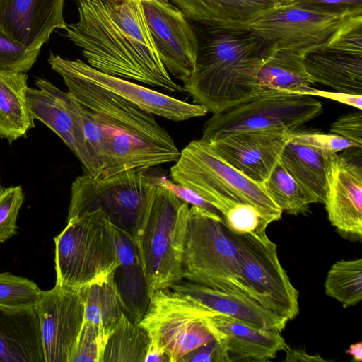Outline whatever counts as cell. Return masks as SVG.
Instances as JSON below:
<instances>
[{"label":"cell","mask_w":362,"mask_h":362,"mask_svg":"<svg viewBox=\"0 0 362 362\" xmlns=\"http://www.w3.org/2000/svg\"><path fill=\"white\" fill-rule=\"evenodd\" d=\"M78 21L67 25L65 36L82 49L90 66L170 92H186L162 63L141 0H78Z\"/></svg>","instance_id":"cell-1"},{"label":"cell","mask_w":362,"mask_h":362,"mask_svg":"<svg viewBox=\"0 0 362 362\" xmlns=\"http://www.w3.org/2000/svg\"><path fill=\"white\" fill-rule=\"evenodd\" d=\"M48 62L67 93L93 114L104 132L107 156L100 178L177 161L180 151L153 114L90 81L71 59L51 52Z\"/></svg>","instance_id":"cell-2"},{"label":"cell","mask_w":362,"mask_h":362,"mask_svg":"<svg viewBox=\"0 0 362 362\" xmlns=\"http://www.w3.org/2000/svg\"><path fill=\"white\" fill-rule=\"evenodd\" d=\"M211 32L184 88L194 104L217 114L259 95L256 74L264 43L247 29Z\"/></svg>","instance_id":"cell-3"},{"label":"cell","mask_w":362,"mask_h":362,"mask_svg":"<svg viewBox=\"0 0 362 362\" xmlns=\"http://www.w3.org/2000/svg\"><path fill=\"white\" fill-rule=\"evenodd\" d=\"M189 206L163 185L156 182L150 190L135 237L150 293L182 280Z\"/></svg>","instance_id":"cell-4"},{"label":"cell","mask_w":362,"mask_h":362,"mask_svg":"<svg viewBox=\"0 0 362 362\" xmlns=\"http://www.w3.org/2000/svg\"><path fill=\"white\" fill-rule=\"evenodd\" d=\"M171 180L213 205L222 216L236 204L252 205L272 221L282 211L262 184L251 180L221 158L202 140L189 142L170 168Z\"/></svg>","instance_id":"cell-5"},{"label":"cell","mask_w":362,"mask_h":362,"mask_svg":"<svg viewBox=\"0 0 362 362\" xmlns=\"http://www.w3.org/2000/svg\"><path fill=\"white\" fill-rule=\"evenodd\" d=\"M54 241L56 285L81 288L113 274L120 264L117 229L100 209L68 220Z\"/></svg>","instance_id":"cell-6"},{"label":"cell","mask_w":362,"mask_h":362,"mask_svg":"<svg viewBox=\"0 0 362 362\" xmlns=\"http://www.w3.org/2000/svg\"><path fill=\"white\" fill-rule=\"evenodd\" d=\"M239 247V233L228 228L221 215L190 205L182 279L250 299L238 281Z\"/></svg>","instance_id":"cell-7"},{"label":"cell","mask_w":362,"mask_h":362,"mask_svg":"<svg viewBox=\"0 0 362 362\" xmlns=\"http://www.w3.org/2000/svg\"><path fill=\"white\" fill-rule=\"evenodd\" d=\"M148 169H132L95 178L83 173L71 186L67 221L100 209L114 226L135 240L156 177Z\"/></svg>","instance_id":"cell-8"},{"label":"cell","mask_w":362,"mask_h":362,"mask_svg":"<svg viewBox=\"0 0 362 362\" xmlns=\"http://www.w3.org/2000/svg\"><path fill=\"white\" fill-rule=\"evenodd\" d=\"M322 112V103L313 95L262 94L213 114L205 123L200 139L208 143L234 133L269 129L294 132Z\"/></svg>","instance_id":"cell-9"},{"label":"cell","mask_w":362,"mask_h":362,"mask_svg":"<svg viewBox=\"0 0 362 362\" xmlns=\"http://www.w3.org/2000/svg\"><path fill=\"white\" fill-rule=\"evenodd\" d=\"M238 281L250 299L288 322L299 313V293L280 264L266 230L239 233Z\"/></svg>","instance_id":"cell-10"},{"label":"cell","mask_w":362,"mask_h":362,"mask_svg":"<svg viewBox=\"0 0 362 362\" xmlns=\"http://www.w3.org/2000/svg\"><path fill=\"white\" fill-rule=\"evenodd\" d=\"M211 316L185 296L170 288L151 293L144 317L138 323L158 341L170 362L214 339L204 317Z\"/></svg>","instance_id":"cell-11"},{"label":"cell","mask_w":362,"mask_h":362,"mask_svg":"<svg viewBox=\"0 0 362 362\" xmlns=\"http://www.w3.org/2000/svg\"><path fill=\"white\" fill-rule=\"evenodd\" d=\"M354 11L334 12L293 4L279 5L264 12L246 29L264 45H276L303 59L322 50L343 18Z\"/></svg>","instance_id":"cell-12"},{"label":"cell","mask_w":362,"mask_h":362,"mask_svg":"<svg viewBox=\"0 0 362 362\" xmlns=\"http://www.w3.org/2000/svg\"><path fill=\"white\" fill-rule=\"evenodd\" d=\"M362 147L332 153L327 172L324 204L331 224L351 241L362 238Z\"/></svg>","instance_id":"cell-13"},{"label":"cell","mask_w":362,"mask_h":362,"mask_svg":"<svg viewBox=\"0 0 362 362\" xmlns=\"http://www.w3.org/2000/svg\"><path fill=\"white\" fill-rule=\"evenodd\" d=\"M146 21L166 70L185 82L199 53V41L187 18L169 0H141Z\"/></svg>","instance_id":"cell-14"},{"label":"cell","mask_w":362,"mask_h":362,"mask_svg":"<svg viewBox=\"0 0 362 362\" xmlns=\"http://www.w3.org/2000/svg\"><path fill=\"white\" fill-rule=\"evenodd\" d=\"M35 310L39 319L45 362H69L83 322L81 288L55 284L52 289L43 291Z\"/></svg>","instance_id":"cell-15"},{"label":"cell","mask_w":362,"mask_h":362,"mask_svg":"<svg viewBox=\"0 0 362 362\" xmlns=\"http://www.w3.org/2000/svg\"><path fill=\"white\" fill-rule=\"evenodd\" d=\"M38 88L27 87L25 95L30 113L52 129L79 160L85 173L95 177V170L86 143L81 104L45 78H37Z\"/></svg>","instance_id":"cell-16"},{"label":"cell","mask_w":362,"mask_h":362,"mask_svg":"<svg viewBox=\"0 0 362 362\" xmlns=\"http://www.w3.org/2000/svg\"><path fill=\"white\" fill-rule=\"evenodd\" d=\"M292 132L281 129L241 132L207 144L230 166L262 184L279 161Z\"/></svg>","instance_id":"cell-17"},{"label":"cell","mask_w":362,"mask_h":362,"mask_svg":"<svg viewBox=\"0 0 362 362\" xmlns=\"http://www.w3.org/2000/svg\"><path fill=\"white\" fill-rule=\"evenodd\" d=\"M64 0H0V33L28 49L40 50L55 29L67 25Z\"/></svg>","instance_id":"cell-18"},{"label":"cell","mask_w":362,"mask_h":362,"mask_svg":"<svg viewBox=\"0 0 362 362\" xmlns=\"http://www.w3.org/2000/svg\"><path fill=\"white\" fill-rule=\"evenodd\" d=\"M214 338L223 346L228 362H265L290 347L281 332L254 327L225 315L204 317Z\"/></svg>","instance_id":"cell-19"},{"label":"cell","mask_w":362,"mask_h":362,"mask_svg":"<svg viewBox=\"0 0 362 362\" xmlns=\"http://www.w3.org/2000/svg\"><path fill=\"white\" fill-rule=\"evenodd\" d=\"M71 62L90 81L154 115L180 122L202 117L208 112L202 105L191 104L129 80L105 74L81 59H71Z\"/></svg>","instance_id":"cell-20"},{"label":"cell","mask_w":362,"mask_h":362,"mask_svg":"<svg viewBox=\"0 0 362 362\" xmlns=\"http://www.w3.org/2000/svg\"><path fill=\"white\" fill-rule=\"evenodd\" d=\"M212 315H225L254 327L281 332L288 320L241 296L182 280L170 288Z\"/></svg>","instance_id":"cell-21"},{"label":"cell","mask_w":362,"mask_h":362,"mask_svg":"<svg viewBox=\"0 0 362 362\" xmlns=\"http://www.w3.org/2000/svg\"><path fill=\"white\" fill-rule=\"evenodd\" d=\"M188 20L211 30L246 29L267 10L281 5L276 0H169Z\"/></svg>","instance_id":"cell-22"},{"label":"cell","mask_w":362,"mask_h":362,"mask_svg":"<svg viewBox=\"0 0 362 362\" xmlns=\"http://www.w3.org/2000/svg\"><path fill=\"white\" fill-rule=\"evenodd\" d=\"M116 229L120 264L114 280L124 313L133 322L139 323L148 309L151 293L134 238Z\"/></svg>","instance_id":"cell-23"},{"label":"cell","mask_w":362,"mask_h":362,"mask_svg":"<svg viewBox=\"0 0 362 362\" xmlns=\"http://www.w3.org/2000/svg\"><path fill=\"white\" fill-rule=\"evenodd\" d=\"M256 83L259 95L281 92L300 94L314 84L303 59L276 45H267L260 51Z\"/></svg>","instance_id":"cell-24"},{"label":"cell","mask_w":362,"mask_h":362,"mask_svg":"<svg viewBox=\"0 0 362 362\" xmlns=\"http://www.w3.org/2000/svg\"><path fill=\"white\" fill-rule=\"evenodd\" d=\"M0 361L45 362L37 315L34 310H0Z\"/></svg>","instance_id":"cell-25"},{"label":"cell","mask_w":362,"mask_h":362,"mask_svg":"<svg viewBox=\"0 0 362 362\" xmlns=\"http://www.w3.org/2000/svg\"><path fill=\"white\" fill-rule=\"evenodd\" d=\"M303 62L314 83L362 95V57L320 50L306 55Z\"/></svg>","instance_id":"cell-26"},{"label":"cell","mask_w":362,"mask_h":362,"mask_svg":"<svg viewBox=\"0 0 362 362\" xmlns=\"http://www.w3.org/2000/svg\"><path fill=\"white\" fill-rule=\"evenodd\" d=\"M330 153L291 139L285 145L279 162L293 178L314 197L324 203Z\"/></svg>","instance_id":"cell-27"},{"label":"cell","mask_w":362,"mask_h":362,"mask_svg":"<svg viewBox=\"0 0 362 362\" xmlns=\"http://www.w3.org/2000/svg\"><path fill=\"white\" fill-rule=\"evenodd\" d=\"M26 73L0 69V136L9 143L34 127L25 95Z\"/></svg>","instance_id":"cell-28"},{"label":"cell","mask_w":362,"mask_h":362,"mask_svg":"<svg viewBox=\"0 0 362 362\" xmlns=\"http://www.w3.org/2000/svg\"><path fill=\"white\" fill-rule=\"evenodd\" d=\"M114 274L81 288L83 320L101 326L110 334L124 313Z\"/></svg>","instance_id":"cell-29"},{"label":"cell","mask_w":362,"mask_h":362,"mask_svg":"<svg viewBox=\"0 0 362 362\" xmlns=\"http://www.w3.org/2000/svg\"><path fill=\"white\" fill-rule=\"evenodd\" d=\"M149 342L146 330L123 313L107 339L103 362H144Z\"/></svg>","instance_id":"cell-30"},{"label":"cell","mask_w":362,"mask_h":362,"mask_svg":"<svg viewBox=\"0 0 362 362\" xmlns=\"http://www.w3.org/2000/svg\"><path fill=\"white\" fill-rule=\"evenodd\" d=\"M262 185L272 201L282 212L292 215L304 214L309 205L317 203L279 161Z\"/></svg>","instance_id":"cell-31"},{"label":"cell","mask_w":362,"mask_h":362,"mask_svg":"<svg viewBox=\"0 0 362 362\" xmlns=\"http://www.w3.org/2000/svg\"><path fill=\"white\" fill-rule=\"evenodd\" d=\"M325 293L341 303L354 306L362 300V259L339 260L332 264L324 284Z\"/></svg>","instance_id":"cell-32"},{"label":"cell","mask_w":362,"mask_h":362,"mask_svg":"<svg viewBox=\"0 0 362 362\" xmlns=\"http://www.w3.org/2000/svg\"><path fill=\"white\" fill-rule=\"evenodd\" d=\"M39 286L33 281L13 275L0 273V310L21 312L34 310L42 295Z\"/></svg>","instance_id":"cell-33"},{"label":"cell","mask_w":362,"mask_h":362,"mask_svg":"<svg viewBox=\"0 0 362 362\" xmlns=\"http://www.w3.org/2000/svg\"><path fill=\"white\" fill-rule=\"evenodd\" d=\"M322 50L362 57V10L346 15Z\"/></svg>","instance_id":"cell-34"},{"label":"cell","mask_w":362,"mask_h":362,"mask_svg":"<svg viewBox=\"0 0 362 362\" xmlns=\"http://www.w3.org/2000/svg\"><path fill=\"white\" fill-rule=\"evenodd\" d=\"M109 336L101 326L83 320L69 362H103Z\"/></svg>","instance_id":"cell-35"},{"label":"cell","mask_w":362,"mask_h":362,"mask_svg":"<svg viewBox=\"0 0 362 362\" xmlns=\"http://www.w3.org/2000/svg\"><path fill=\"white\" fill-rule=\"evenodd\" d=\"M23 202L21 186L0 187V243L16 234L17 218Z\"/></svg>","instance_id":"cell-36"},{"label":"cell","mask_w":362,"mask_h":362,"mask_svg":"<svg viewBox=\"0 0 362 362\" xmlns=\"http://www.w3.org/2000/svg\"><path fill=\"white\" fill-rule=\"evenodd\" d=\"M226 226L238 233L264 230L273 222L252 205L236 204L223 216Z\"/></svg>","instance_id":"cell-37"},{"label":"cell","mask_w":362,"mask_h":362,"mask_svg":"<svg viewBox=\"0 0 362 362\" xmlns=\"http://www.w3.org/2000/svg\"><path fill=\"white\" fill-rule=\"evenodd\" d=\"M40 52L21 46L0 33V69L27 73Z\"/></svg>","instance_id":"cell-38"},{"label":"cell","mask_w":362,"mask_h":362,"mask_svg":"<svg viewBox=\"0 0 362 362\" xmlns=\"http://www.w3.org/2000/svg\"><path fill=\"white\" fill-rule=\"evenodd\" d=\"M291 139L330 153L345 151L351 147H362L354 141L334 134L300 131V129L291 133Z\"/></svg>","instance_id":"cell-39"},{"label":"cell","mask_w":362,"mask_h":362,"mask_svg":"<svg viewBox=\"0 0 362 362\" xmlns=\"http://www.w3.org/2000/svg\"><path fill=\"white\" fill-rule=\"evenodd\" d=\"M329 132L362 146V110L339 116L332 124Z\"/></svg>","instance_id":"cell-40"},{"label":"cell","mask_w":362,"mask_h":362,"mask_svg":"<svg viewBox=\"0 0 362 362\" xmlns=\"http://www.w3.org/2000/svg\"><path fill=\"white\" fill-rule=\"evenodd\" d=\"M180 362H228L226 351L216 339L184 356Z\"/></svg>","instance_id":"cell-41"},{"label":"cell","mask_w":362,"mask_h":362,"mask_svg":"<svg viewBox=\"0 0 362 362\" xmlns=\"http://www.w3.org/2000/svg\"><path fill=\"white\" fill-rule=\"evenodd\" d=\"M156 182L168 187L179 199L188 203L189 205L199 206L207 211L221 215L219 211L213 205L200 197L192 189L182 186L164 177H156Z\"/></svg>","instance_id":"cell-42"},{"label":"cell","mask_w":362,"mask_h":362,"mask_svg":"<svg viewBox=\"0 0 362 362\" xmlns=\"http://www.w3.org/2000/svg\"><path fill=\"white\" fill-rule=\"evenodd\" d=\"M292 4L304 8L334 12L362 9V0H296Z\"/></svg>","instance_id":"cell-43"},{"label":"cell","mask_w":362,"mask_h":362,"mask_svg":"<svg viewBox=\"0 0 362 362\" xmlns=\"http://www.w3.org/2000/svg\"><path fill=\"white\" fill-rule=\"evenodd\" d=\"M300 94L326 98L354 107L356 109L362 110V95H352L338 91L321 90L313 88L311 86L303 90Z\"/></svg>","instance_id":"cell-44"},{"label":"cell","mask_w":362,"mask_h":362,"mask_svg":"<svg viewBox=\"0 0 362 362\" xmlns=\"http://www.w3.org/2000/svg\"><path fill=\"white\" fill-rule=\"evenodd\" d=\"M144 362H170V361L158 341L153 338H150Z\"/></svg>","instance_id":"cell-45"},{"label":"cell","mask_w":362,"mask_h":362,"mask_svg":"<svg viewBox=\"0 0 362 362\" xmlns=\"http://www.w3.org/2000/svg\"><path fill=\"white\" fill-rule=\"evenodd\" d=\"M285 362H327L320 355H310L300 349H291L289 348L286 351Z\"/></svg>","instance_id":"cell-46"},{"label":"cell","mask_w":362,"mask_h":362,"mask_svg":"<svg viewBox=\"0 0 362 362\" xmlns=\"http://www.w3.org/2000/svg\"><path fill=\"white\" fill-rule=\"evenodd\" d=\"M345 352L353 357V360L356 362L362 361V343L357 342L349 346Z\"/></svg>","instance_id":"cell-47"},{"label":"cell","mask_w":362,"mask_h":362,"mask_svg":"<svg viewBox=\"0 0 362 362\" xmlns=\"http://www.w3.org/2000/svg\"><path fill=\"white\" fill-rule=\"evenodd\" d=\"M86 1H115V2H125V1H135V0H86Z\"/></svg>","instance_id":"cell-48"},{"label":"cell","mask_w":362,"mask_h":362,"mask_svg":"<svg viewBox=\"0 0 362 362\" xmlns=\"http://www.w3.org/2000/svg\"><path fill=\"white\" fill-rule=\"evenodd\" d=\"M281 5H287L291 4L294 2L296 0H276Z\"/></svg>","instance_id":"cell-49"},{"label":"cell","mask_w":362,"mask_h":362,"mask_svg":"<svg viewBox=\"0 0 362 362\" xmlns=\"http://www.w3.org/2000/svg\"><path fill=\"white\" fill-rule=\"evenodd\" d=\"M1 176H0V187H1Z\"/></svg>","instance_id":"cell-50"}]
</instances>
